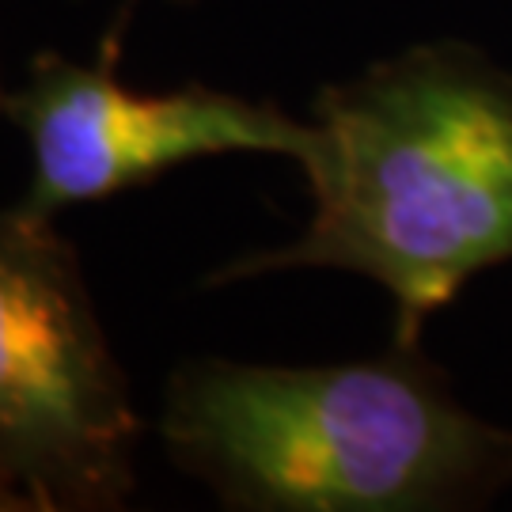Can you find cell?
Here are the masks:
<instances>
[{"instance_id": "obj_1", "label": "cell", "mask_w": 512, "mask_h": 512, "mask_svg": "<svg viewBox=\"0 0 512 512\" xmlns=\"http://www.w3.org/2000/svg\"><path fill=\"white\" fill-rule=\"evenodd\" d=\"M311 122L308 228L205 285L346 270L395 300V342H421L482 270L512 262V73L467 42H421L327 84Z\"/></svg>"}, {"instance_id": "obj_2", "label": "cell", "mask_w": 512, "mask_h": 512, "mask_svg": "<svg viewBox=\"0 0 512 512\" xmlns=\"http://www.w3.org/2000/svg\"><path fill=\"white\" fill-rule=\"evenodd\" d=\"M156 429L236 512H448L512 486V429L478 418L421 342L342 365L190 357Z\"/></svg>"}, {"instance_id": "obj_3", "label": "cell", "mask_w": 512, "mask_h": 512, "mask_svg": "<svg viewBox=\"0 0 512 512\" xmlns=\"http://www.w3.org/2000/svg\"><path fill=\"white\" fill-rule=\"evenodd\" d=\"M141 437L76 247L54 220L0 209V475L35 512H118Z\"/></svg>"}, {"instance_id": "obj_4", "label": "cell", "mask_w": 512, "mask_h": 512, "mask_svg": "<svg viewBox=\"0 0 512 512\" xmlns=\"http://www.w3.org/2000/svg\"><path fill=\"white\" fill-rule=\"evenodd\" d=\"M114 61V50H99V65L42 50L4 99V114L27 137L35 164L16 202L27 217L54 220L69 205L107 202L209 156H281L300 171L315 156L319 133L311 118L205 84L129 92L114 76Z\"/></svg>"}, {"instance_id": "obj_5", "label": "cell", "mask_w": 512, "mask_h": 512, "mask_svg": "<svg viewBox=\"0 0 512 512\" xmlns=\"http://www.w3.org/2000/svg\"><path fill=\"white\" fill-rule=\"evenodd\" d=\"M0 512H35L31 497L23 494L16 482H8L4 475H0Z\"/></svg>"}, {"instance_id": "obj_6", "label": "cell", "mask_w": 512, "mask_h": 512, "mask_svg": "<svg viewBox=\"0 0 512 512\" xmlns=\"http://www.w3.org/2000/svg\"><path fill=\"white\" fill-rule=\"evenodd\" d=\"M137 4H141V0H122V4H118V19H114V27L107 31V38H103V46H99V50H114V54L122 50V31H126V23H129V16H133V8H137Z\"/></svg>"}, {"instance_id": "obj_7", "label": "cell", "mask_w": 512, "mask_h": 512, "mask_svg": "<svg viewBox=\"0 0 512 512\" xmlns=\"http://www.w3.org/2000/svg\"><path fill=\"white\" fill-rule=\"evenodd\" d=\"M4 99H8V88H4V80H0V114H4Z\"/></svg>"}]
</instances>
